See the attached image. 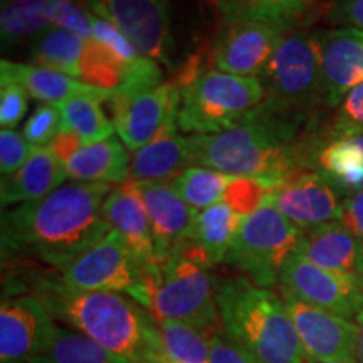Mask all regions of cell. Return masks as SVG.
Masks as SVG:
<instances>
[{
    "instance_id": "8d00e7d4",
    "label": "cell",
    "mask_w": 363,
    "mask_h": 363,
    "mask_svg": "<svg viewBox=\"0 0 363 363\" xmlns=\"http://www.w3.org/2000/svg\"><path fill=\"white\" fill-rule=\"evenodd\" d=\"M62 128H65V123H62L59 106L39 104L33 115L29 116V120L26 121L22 135L26 136L30 147H49L52 140L61 133Z\"/></svg>"
},
{
    "instance_id": "52a82bcc",
    "label": "cell",
    "mask_w": 363,
    "mask_h": 363,
    "mask_svg": "<svg viewBox=\"0 0 363 363\" xmlns=\"http://www.w3.org/2000/svg\"><path fill=\"white\" fill-rule=\"evenodd\" d=\"M179 128L190 135H216L234 128L261 106L264 86L257 76L201 71L180 88Z\"/></svg>"
},
{
    "instance_id": "7c38bea8",
    "label": "cell",
    "mask_w": 363,
    "mask_h": 363,
    "mask_svg": "<svg viewBox=\"0 0 363 363\" xmlns=\"http://www.w3.org/2000/svg\"><path fill=\"white\" fill-rule=\"evenodd\" d=\"M288 30V27L264 21H225L216 38L212 62L217 71L227 74L259 76Z\"/></svg>"
},
{
    "instance_id": "44dd1931",
    "label": "cell",
    "mask_w": 363,
    "mask_h": 363,
    "mask_svg": "<svg viewBox=\"0 0 363 363\" xmlns=\"http://www.w3.org/2000/svg\"><path fill=\"white\" fill-rule=\"evenodd\" d=\"M294 254L313 264L352 276L363 283V240L340 220L303 230Z\"/></svg>"
},
{
    "instance_id": "d6a6232c",
    "label": "cell",
    "mask_w": 363,
    "mask_h": 363,
    "mask_svg": "<svg viewBox=\"0 0 363 363\" xmlns=\"http://www.w3.org/2000/svg\"><path fill=\"white\" fill-rule=\"evenodd\" d=\"M163 340V363H212L206 335L179 321H158Z\"/></svg>"
},
{
    "instance_id": "ba28073f",
    "label": "cell",
    "mask_w": 363,
    "mask_h": 363,
    "mask_svg": "<svg viewBox=\"0 0 363 363\" xmlns=\"http://www.w3.org/2000/svg\"><path fill=\"white\" fill-rule=\"evenodd\" d=\"M303 230L291 224L271 203H264L240 220L225 264L262 288L279 283V274L296 252Z\"/></svg>"
},
{
    "instance_id": "f6af8a7d",
    "label": "cell",
    "mask_w": 363,
    "mask_h": 363,
    "mask_svg": "<svg viewBox=\"0 0 363 363\" xmlns=\"http://www.w3.org/2000/svg\"><path fill=\"white\" fill-rule=\"evenodd\" d=\"M355 325H357L355 360H357V363H363V308L355 318Z\"/></svg>"
},
{
    "instance_id": "9c48e42d",
    "label": "cell",
    "mask_w": 363,
    "mask_h": 363,
    "mask_svg": "<svg viewBox=\"0 0 363 363\" xmlns=\"http://www.w3.org/2000/svg\"><path fill=\"white\" fill-rule=\"evenodd\" d=\"M56 274L69 288L128 294L148 311L152 306L145 269L113 229Z\"/></svg>"
},
{
    "instance_id": "4fadbf2b",
    "label": "cell",
    "mask_w": 363,
    "mask_h": 363,
    "mask_svg": "<svg viewBox=\"0 0 363 363\" xmlns=\"http://www.w3.org/2000/svg\"><path fill=\"white\" fill-rule=\"evenodd\" d=\"M299 230L337 222L342 217L343 194L315 169L299 170L278 182L267 199Z\"/></svg>"
},
{
    "instance_id": "2e32d148",
    "label": "cell",
    "mask_w": 363,
    "mask_h": 363,
    "mask_svg": "<svg viewBox=\"0 0 363 363\" xmlns=\"http://www.w3.org/2000/svg\"><path fill=\"white\" fill-rule=\"evenodd\" d=\"M180 86L167 81L126 99H110L118 138L136 152L155 138L172 111L180 104Z\"/></svg>"
},
{
    "instance_id": "b9f144b4",
    "label": "cell",
    "mask_w": 363,
    "mask_h": 363,
    "mask_svg": "<svg viewBox=\"0 0 363 363\" xmlns=\"http://www.w3.org/2000/svg\"><path fill=\"white\" fill-rule=\"evenodd\" d=\"M340 222L363 240V190L343 195Z\"/></svg>"
},
{
    "instance_id": "e0dca14e",
    "label": "cell",
    "mask_w": 363,
    "mask_h": 363,
    "mask_svg": "<svg viewBox=\"0 0 363 363\" xmlns=\"http://www.w3.org/2000/svg\"><path fill=\"white\" fill-rule=\"evenodd\" d=\"M108 225L125 240L145 272L157 266L155 239L142 190L135 180H126L111 190L103 203Z\"/></svg>"
},
{
    "instance_id": "30bf717a",
    "label": "cell",
    "mask_w": 363,
    "mask_h": 363,
    "mask_svg": "<svg viewBox=\"0 0 363 363\" xmlns=\"http://www.w3.org/2000/svg\"><path fill=\"white\" fill-rule=\"evenodd\" d=\"M94 16L113 26L158 65H170V13L167 0H84Z\"/></svg>"
},
{
    "instance_id": "ee69618b",
    "label": "cell",
    "mask_w": 363,
    "mask_h": 363,
    "mask_svg": "<svg viewBox=\"0 0 363 363\" xmlns=\"http://www.w3.org/2000/svg\"><path fill=\"white\" fill-rule=\"evenodd\" d=\"M83 140H81L74 131L62 128L61 133H59L56 138L52 140V143L49 145V150H51L52 155L56 157L62 165H66V163L78 153V150L83 147Z\"/></svg>"
},
{
    "instance_id": "5b68a950",
    "label": "cell",
    "mask_w": 363,
    "mask_h": 363,
    "mask_svg": "<svg viewBox=\"0 0 363 363\" xmlns=\"http://www.w3.org/2000/svg\"><path fill=\"white\" fill-rule=\"evenodd\" d=\"M257 78L264 99L257 113L296 135L321 104L326 106L323 61L316 33H286Z\"/></svg>"
},
{
    "instance_id": "4dcf8cb0",
    "label": "cell",
    "mask_w": 363,
    "mask_h": 363,
    "mask_svg": "<svg viewBox=\"0 0 363 363\" xmlns=\"http://www.w3.org/2000/svg\"><path fill=\"white\" fill-rule=\"evenodd\" d=\"M316 0H219L225 21L252 19L288 27Z\"/></svg>"
},
{
    "instance_id": "83f0119b",
    "label": "cell",
    "mask_w": 363,
    "mask_h": 363,
    "mask_svg": "<svg viewBox=\"0 0 363 363\" xmlns=\"http://www.w3.org/2000/svg\"><path fill=\"white\" fill-rule=\"evenodd\" d=\"M49 0H4L0 11V34L4 48L38 39L51 29L48 17Z\"/></svg>"
},
{
    "instance_id": "7dc6e473",
    "label": "cell",
    "mask_w": 363,
    "mask_h": 363,
    "mask_svg": "<svg viewBox=\"0 0 363 363\" xmlns=\"http://www.w3.org/2000/svg\"><path fill=\"white\" fill-rule=\"evenodd\" d=\"M212 2H219V0H212Z\"/></svg>"
},
{
    "instance_id": "e575fe53",
    "label": "cell",
    "mask_w": 363,
    "mask_h": 363,
    "mask_svg": "<svg viewBox=\"0 0 363 363\" xmlns=\"http://www.w3.org/2000/svg\"><path fill=\"white\" fill-rule=\"evenodd\" d=\"M48 17L52 27L93 39V12L81 0H49Z\"/></svg>"
},
{
    "instance_id": "f35d334b",
    "label": "cell",
    "mask_w": 363,
    "mask_h": 363,
    "mask_svg": "<svg viewBox=\"0 0 363 363\" xmlns=\"http://www.w3.org/2000/svg\"><path fill=\"white\" fill-rule=\"evenodd\" d=\"M29 94L19 83L0 79V126L13 130L24 118L29 106Z\"/></svg>"
},
{
    "instance_id": "836d02e7",
    "label": "cell",
    "mask_w": 363,
    "mask_h": 363,
    "mask_svg": "<svg viewBox=\"0 0 363 363\" xmlns=\"http://www.w3.org/2000/svg\"><path fill=\"white\" fill-rule=\"evenodd\" d=\"M276 184V180L259 177H234L224 194V202L242 217L249 216L264 206Z\"/></svg>"
},
{
    "instance_id": "60d3db41",
    "label": "cell",
    "mask_w": 363,
    "mask_h": 363,
    "mask_svg": "<svg viewBox=\"0 0 363 363\" xmlns=\"http://www.w3.org/2000/svg\"><path fill=\"white\" fill-rule=\"evenodd\" d=\"M326 19L335 27L363 30V0H331Z\"/></svg>"
},
{
    "instance_id": "4316f807",
    "label": "cell",
    "mask_w": 363,
    "mask_h": 363,
    "mask_svg": "<svg viewBox=\"0 0 363 363\" xmlns=\"http://www.w3.org/2000/svg\"><path fill=\"white\" fill-rule=\"evenodd\" d=\"M242 216L224 201L199 211L195 216L192 240L199 244L214 264L225 262L238 235Z\"/></svg>"
},
{
    "instance_id": "d590c367",
    "label": "cell",
    "mask_w": 363,
    "mask_h": 363,
    "mask_svg": "<svg viewBox=\"0 0 363 363\" xmlns=\"http://www.w3.org/2000/svg\"><path fill=\"white\" fill-rule=\"evenodd\" d=\"M91 26H93V39L101 44L103 48L120 62L125 72L131 69V67L143 57V54H140L138 49H136L135 45L111 24V22L104 21L101 17L94 16L93 13Z\"/></svg>"
},
{
    "instance_id": "cb8c5ba5",
    "label": "cell",
    "mask_w": 363,
    "mask_h": 363,
    "mask_svg": "<svg viewBox=\"0 0 363 363\" xmlns=\"http://www.w3.org/2000/svg\"><path fill=\"white\" fill-rule=\"evenodd\" d=\"M0 79L16 81L27 91L30 98L38 99L43 104H54V106H61L67 99L81 96V94H93L104 99L111 98V91L86 84L65 72L35 65H22V62L7 61V59L0 61Z\"/></svg>"
},
{
    "instance_id": "9a60e30c",
    "label": "cell",
    "mask_w": 363,
    "mask_h": 363,
    "mask_svg": "<svg viewBox=\"0 0 363 363\" xmlns=\"http://www.w3.org/2000/svg\"><path fill=\"white\" fill-rule=\"evenodd\" d=\"M288 308L303 348L313 363L355 358V321L316 308L291 294H281Z\"/></svg>"
},
{
    "instance_id": "d6986e66",
    "label": "cell",
    "mask_w": 363,
    "mask_h": 363,
    "mask_svg": "<svg viewBox=\"0 0 363 363\" xmlns=\"http://www.w3.org/2000/svg\"><path fill=\"white\" fill-rule=\"evenodd\" d=\"M142 190L152 222L153 239L158 262L165 259L177 244L192 239L195 216L194 211L172 182H136Z\"/></svg>"
},
{
    "instance_id": "3957f363",
    "label": "cell",
    "mask_w": 363,
    "mask_h": 363,
    "mask_svg": "<svg viewBox=\"0 0 363 363\" xmlns=\"http://www.w3.org/2000/svg\"><path fill=\"white\" fill-rule=\"evenodd\" d=\"M222 333L259 363H313L281 294L244 276L216 279Z\"/></svg>"
},
{
    "instance_id": "7bdbcfd3",
    "label": "cell",
    "mask_w": 363,
    "mask_h": 363,
    "mask_svg": "<svg viewBox=\"0 0 363 363\" xmlns=\"http://www.w3.org/2000/svg\"><path fill=\"white\" fill-rule=\"evenodd\" d=\"M208 343H211L212 363H259L229 342L222 331L208 340Z\"/></svg>"
},
{
    "instance_id": "8fae6325",
    "label": "cell",
    "mask_w": 363,
    "mask_h": 363,
    "mask_svg": "<svg viewBox=\"0 0 363 363\" xmlns=\"http://www.w3.org/2000/svg\"><path fill=\"white\" fill-rule=\"evenodd\" d=\"M278 286L281 294H291L308 305L352 321L363 308L362 281L313 264L298 254L284 264Z\"/></svg>"
},
{
    "instance_id": "7a4b0ae2",
    "label": "cell",
    "mask_w": 363,
    "mask_h": 363,
    "mask_svg": "<svg viewBox=\"0 0 363 363\" xmlns=\"http://www.w3.org/2000/svg\"><path fill=\"white\" fill-rule=\"evenodd\" d=\"M33 294L59 321L101 345L126 363H163V340L157 318L135 299L110 291H81L56 271L33 276Z\"/></svg>"
},
{
    "instance_id": "484cf974",
    "label": "cell",
    "mask_w": 363,
    "mask_h": 363,
    "mask_svg": "<svg viewBox=\"0 0 363 363\" xmlns=\"http://www.w3.org/2000/svg\"><path fill=\"white\" fill-rule=\"evenodd\" d=\"M313 158L315 170L343 195L363 190V131L326 140Z\"/></svg>"
},
{
    "instance_id": "603a6c76",
    "label": "cell",
    "mask_w": 363,
    "mask_h": 363,
    "mask_svg": "<svg viewBox=\"0 0 363 363\" xmlns=\"http://www.w3.org/2000/svg\"><path fill=\"white\" fill-rule=\"evenodd\" d=\"M65 165L52 155L49 147H34L29 158L16 174L2 177L0 202L2 207L22 206L48 197L66 184Z\"/></svg>"
},
{
    "instance_id": "ac0fdd59",
    "label": "cell",
    "mask_w": 363,
    "mask_h": 363,
    "mask_svg": "<svg viewBox=\"0 0 363 363\" xmlns=\"http://www.w3.org/2000/svg\"><path fill=\"white\" fill-rule=\"evenodd\" d=\"M323 61L325 99L338 108L355 86L363 83V30L350 27L316 30Z\"/></svg>"
},
{
    "instance_id": "ffe728a7",
    "label": "cell",
    "mask_w": 363,
    "mask_h": 363,
    "mask_svg": "<svg viewBox=\"0 0 363 363\" xmlns=\"http://www.w3.org/2000/svg\"><path fill=\"white\" fill-rule=\"evenodd\" d=\"M177 113L172 111L152 142L133 152L130 180L172 182L194 165L189 136L179 133Z\"/></svg>"
},
{
    "instance_id": "bcb514c9",
    "label": "cell",
    "mask_w": 363,
    "mask_h": 363,
    "mask_svg": "<svg viewBox=\"0 0 363 363\" xmlns=\"http://www.w3.org/2000/svg\"><path fill=\"white\" fill-rule=\"evenodd\" d=\"M325 363H357L355 358H342V360H331Z\"/></svg>"
},
{
    "instance_id": "6da1fadb",
    "label": "cell",
    "mask_w": 363,
    "mask_h": 363,
    "mask_svg": "<svg viewBox=\"0 0 363 363\" xmlns=\"http://www.w3.org/2000/svg\"><path fill=\"white\" fill-rule=\"evenodd\" d=\"M113 184L66 182L48 197L2 214V257L62 269L111 230L103 203Z\"/></svg>"
},
{
    "instance_id": "f546056e",
    "label": "cell",
    "mask_w": 363,
    "mask_h": 363,
    "mask_svg": "<svg viewBox=\"0 0 363 363\" xmlns=\"http://www.w3.org/2000/svg\"><path fill=\"white\" fill-rule=\"evenodd\" d=\"M101 101L108 99L93 94H81L62 103L59 110L65 130L74 131L84 145L103 142L115 135V123L104 115Z\"/></svg>"
},
{
    "instance_id": "5bb4252c",
    "label": "cell",
    "mask_w": 363,
    "mask_h": 363,
    "mask_svg": "<svg viewBox=\"0 0 363 363\" xmlns=\"http://www.w3.org/2000/svg\"><path fill=\"white\" fill-rule=\"evenodd\" d=\"M56 318L34 294L2 299L0 363H30L51 342Z\"/></svg>"
},
{
    "instance_id": "d4e9b609",
    "label": "cell",
    "mask_w": 363,
    "mask_h": 363,
    "mask_svg": "<svg viewBox=\"0 0 363 363\" xmlns=\"http://www.w3.org/2000/svg\"><path fill=\"white\" fill-rule=\"evenodd\" d=\"M130 163L128 148L113 135L103 142L83 145L65 169L69 180L120 185L130 179Z\"/></svg>"
},
{
    "instance_id": "f1b7e54d",
    "label": "cell",
    "mask_w": 363,
    "mask_h": 363,
    "mask_svg": "<svg viewBox=\"0 0 363 363\" xmlns=\"http://www.w3.org/2000/svg\"><path fill=\"white\" fill-rule=\"evenodd\" d=\"M30 363H126L101 345L66 326L54 331L51 342Z\"/></svg>"
},
{
    "instance_id": "7402d4cb",
    "label": "cell",
    "mask_w": 363,
    "mask_h": 363,
    "mask_svg": "<svg viewBox=\"0 0 363 363\" xmlns=\"http://www.w3.org/2000/svg\"><path fill=\"white\" fill-rule=\"evenodd\" d=\"M30 59L35 66L65 72L88 84L98 62V44L69 30L51 27L34 40Z\"/></svg>"
},
{
    "instance_id": "74e56055",
    "label": "cell",
    "mask_w": 363,
    "mask_h": 363,
    "mask_svg": "<svg viewBox=\"0 0 363 363\" xmlns=\"http://www.w3.org/2000/svg\"><path fill=\"white\" fill-rule=\"evenodd\" d=\"M363 131V83L353 88L338 108H335L326 140Z\"/></svg>"
},
{
    "instance_id": "1f68e13d",
    "label": "cell",
    "mask_w": 363,
    "mask_h": 363,
    "mask_svg": "<svg viewBox=\"0 0 363 363\" xmlns=\"http://www.w3.org/2000/svg\"><path fill=\"white\" fill-rule=\"evenodd\" d=\"M233 179L234 175L222 174L208 167L192 165L175 177L172 184L194 211H203L224 201V194Z\"/></svg>"
},
{
    "instance_id": "277c9868",
    "label": "cell",
    "mask_w": 363,
    "mask_h": 363,
    "mask_svg": "<svg viewBox=\"0 0 363 363\" xmlns=\"http://www.w3.org/2000/svg\"><path fill=\"white\" fill-rule=\"evenodd\" d=\"M291 131L252 111L242 123L216 135H190L194 165L234 177L281 182L303 169Z\"/></svg>"
},
{
    "instance_id": "ab89813d",
    "label": "cell",
    "mask_w": 363,
    "mask_h": 363,
    "mask_svg": "<svg viewBox=\"0 0 363 363\" xmlns=\"http://www.w3.org/2000/svg\"><path fill=\"white\" fill-rule=\"evenodd\" d=\"M33 148L34 147H30L26 136L19 131H0V174H2V177L16 174L27 162Z\"/></svg>"
},
{
    "instance_id": "8992f818",
    "label": "cell",
    "mask_w": 363,
    "mask_h": 363,
    "mask_svg": "<svg viewBox=\"0 0 363 363\" xmlns=\"http://www.w3.org/2000/svg\"><path fill=\"white\" fill-rule=\"evenodd\" d=\"M203 249L192 239L184 240L145 272L150 289V311L157 321H179L211 340L220 333L222 323L216 298V279Z\"/></svg>"
}]
</instances>
